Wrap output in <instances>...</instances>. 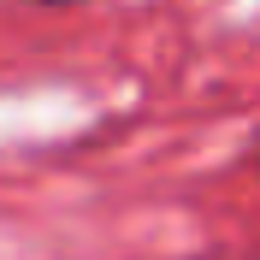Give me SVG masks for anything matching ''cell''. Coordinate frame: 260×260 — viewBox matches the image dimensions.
<instances>
[{
    "instance_id": "6da1fadb",
    "label": "cell",
    "mask_w": 260,
    "mask_h": 260,
    "mask_svg": "<svg viewBox=\"0 0 260 260\" xmlns=\"http://www.w3.org/2000/svg\"><path fill=\"white\" fill-rule=\"evenodd\" d=\"M30 6H71V0H30Z\"/></svg>"
}]
</instances>
